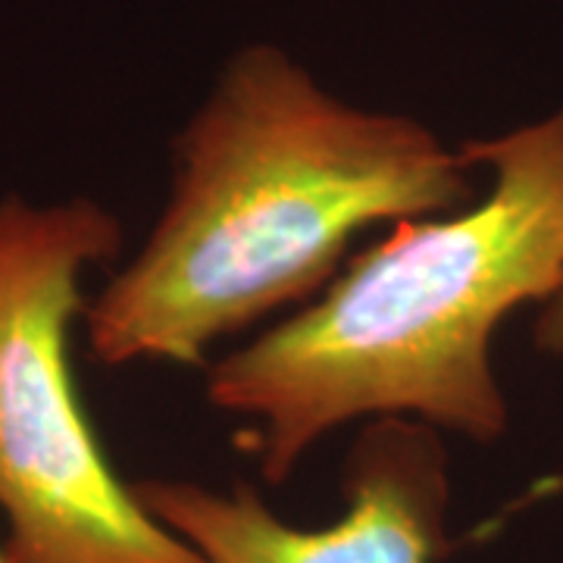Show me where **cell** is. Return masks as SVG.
<instances>
[{"label": "cell", "mask_w": 563, "mask_h": 563, "mask_svg": "<svg viewBox=\"0 0 563 563\" xmlns=\"http://www.w3.org/2000/svg\"><path fill=\"white\" fill-rule=\"evenodd\" d=\"M122 222L91 198L0 201V514L7 563H203L117 476L85 413L69 332Z\"/></svg>", "instance_id": "obj_3"}, {"label": "cell", "mask_w": 563, "mask_h": 563, "mask_svg": "<svg viewBox=\"0 0 563 563\" xmlns=\"http://www.w3.org/2000/svg\"><path fill=\"white\" fill-rule=\"evenodd\" d=\"M470 169L422 122L339 101L285 51L251 44L176 141L154 232L85 303L91 357L203 363L329 285L369 225L466 207Z\"/></svg>", "instance_id": "obj_1"}, {"label": "cell", "mask_w": 563, "mask_h": 563, "mask_svg": "<svg viewBox=\"0 0 563 563\" xmlns=\"http://www.w3.org/2000/svg\"><path fill=\"white\" fill-rule=\"evenodd\" d=\"M139 501L203 563H435L448 551L451 476L442 432L417 420H369L344 461V510L303 529L251 485L132 483Z\"/></svg>", "instance_id": "obj_4"}, {"label": "cell", "mask_w": 563, "mask_h": 563, "mask_svg": "<svg viewBox=\"0 0 563 563\" xmlns=\"http://www.w3.org/2000/svg\"><path fill=\"white\" fill-rule=\"evenodd\" d=\"M0 563H7V561H3V554H0Z\"/></svg>", "instance_id": "obj_6"}, {"label": "cell", "mask_w": 563, "mask_h": 563, "mask_svg": "<svg viewBox=\"0 0 563 563\" xmlns=\"http://www.w3.org/2000/svg\"><path fill=\"white\" fill-rule=\"evenodd\" d=\"M483 201L398 222L320 298L210 366L207 401L254 422L266 483H285L344 422L417 420L473 442L507 432L492 339L563 282V107L466 141Z\"/></svg>", "instance_id": "obj_2"}, {"label": "cell", "mask_w": 563, "mask_h": 563, "mask_svg": "<svg viewBox=\"0 0 563 563\" xmlns=\"http://www.w3.org/2000/svg\"><path fill=\"white\" fill-rule=\"evenodd\" d=\"M536 344L551 357H563V282L542 303V313L536 322Z\"/></svg>", "instance_id": "obj_5"}]
</instances>
